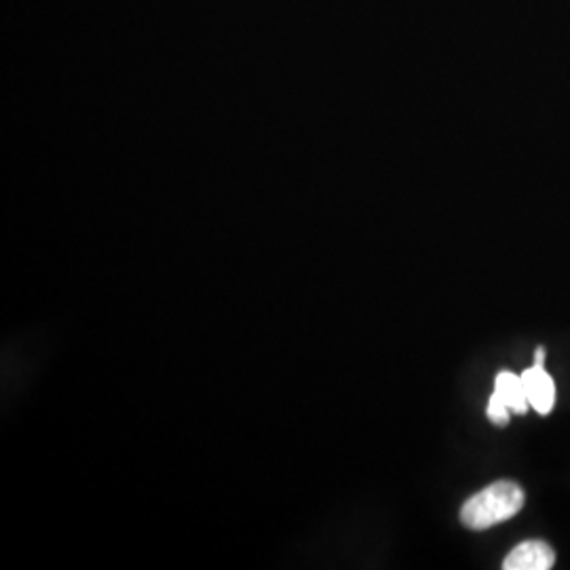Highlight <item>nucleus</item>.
<instances>
[{"label":"nucleus","instance_id":"nucleus-5","mask_svg":"<svg viewBox=\"0 0 570 570\" xmlns=\"http://www.w3.org/2000/svg\"><path fill=\"white\" fill-rule=\"evenodd\" d=\"M487 414H489L490 421H492L494 425H499V428H503V425H508V423H510V407L505 406V404H503L494 393H492V397H490Z\"/></svg>","mask_w":570,"mask_h":570},{"label":"nucleus","instance_id":"nucleus-4","mask_svg":"<svg viewBox=\"0 0 570 570\" xmlns=\"http://www.w3.org/2000/svg\"><path fill=\"white\" fill-rule=\"evenodd\" d=\"M494 395L510 407L515 414H527L529 412V395L522 383V376L513 372H499L494 381Z\"/></svg>","mask_w":570,"mask_h":570},{"label":"nucleus","instance_id":"nucleus-2","mask_svg":"<svg viewBox=\"0 0 570 570\" xmlns=\"http://www.w3.org/2000/svg\"><path fill=\"white\" fill-rule=\"evenodd\" d=\"M556 564V551L543 541H524L510 551L503 562L505 570H550Z\"/></svg>","mask_w":570,"mask_h":570},{"label":"nucleus","instance_id":"nucleus-6","mask_svg":"<svg viewBox=\"0 0 570 570\" xmlns=\"http://www.w3.org/2000/svg\"><path fill=\"white\" fill-rule=\"evenodd\" d=\"M532 366L546 367V346H539V348L534 351V364H532Z\"/></svg>","mask_w":570,"mask_h":570},{"label":"nucleus","instance_id":"nucleus-3","mask_svg":"<svg viewBox=\"0 0 570 570\" xmlns=\"http://www.w3.org/2000/svg\"><path fill=\"white\" fill-rule=\"evenodd\" d=\"M522 383L529 395L530 407H534L541 416H548L556 406V383L543 366H532L524 370Z\"/></svg>","mask_w":570,"mask_h":570},{"label":"nucleus","instance_id":"nucleus-1","mask_svg":"<svg viewBox=\"0 0 570 570\" xmlns=\"http://www.w3.org/2000/svg\"><path fill=\"white\" fill-rule=\"evenodd\" d=\"M524 490L515 482L501 480L475 492L461 508V522L471 530H487L508 522L524 508Z\"/></svg>","mask_w":570,"mask_h":570}]
</instances>
